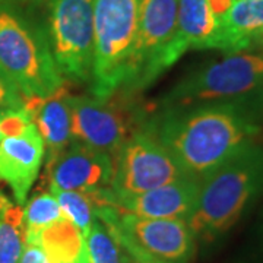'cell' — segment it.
<instances>
[{
    "instance_id": "1",
    "label": "cell",
    "mask_w": 263,
    "mask_h": 263,
    "mask_svg": "<svg viewBox=\"0 0 263 263\" xmlns=\"http://www.w3.org/2000/svg\"><path fill=\"white\" fill-rule=\"evenodd\" d=\"M263 105L206 103L165 107L145 124L190 177L202 180L262 129Z\"/></svg>"
},
{
    "instance_id": "2",
    "label": "cell",
    "mask_w": 263,
    "mask_h": 263,
    "mask_svg": "<svg viewBox=\"0 0 263 263\" xmlns=\"http://www.w3.org/2000/svg\"><path fill=\"white\" fill-rule=\"evenodd\" d=\"M262 195L263 145L253 141L200 180L189 227L196 240L214 243L226 235Z\"/></svg>"
},
{
    "instance_id": "3",
    "label": "cell",
    "mask_w": 263,
    "mask_h": 263,
    "mask_svg": "<svg viewBox=\"0 0 263 263\" xmlns=\"http://www.w3.org/2000/svg\"><path fill=\"white\" fill-rule=\"evenodd\" d=\"M206 103L263 105V51L227 53L189 72L161 98L162 108Z\"/></svg>"
},
{
    "instance_id": "4",
    "label": "cell",
    "mask_w": 263,
    "mask_h": 263,
    "mask_svg": "<svg viewBox=\"0 0 263 263\" xmlns=\"http://www.w3.org/2000/svg\"><path fill=\"white\" fill-rule=\"evenodd\" d=\"M0 69L27 100L65 86L50 47L47 29L0 3Z\"/></svg>"
},
{
    "instance_id": "5",
    "label": "cell",
    "mask_w": 263,
    "mask_h": 263,
    "mask_svg": "<svg viewBox=\"0 0 263 263\" xmlns=\"http://www.w3.org/2000/svg\"><path fill=\"white\" fill-rule=\"evenodd\" d=\"M95 215L135 260L192 263L196 254V237L184 219L145 218L111 205L98 206Z\"/></svg>"
},
{
    "instance_id": "6",
    "label": "cell",
    "mask_w": 263,
    "mask_h": 263,
    "mask_svg": "<svg viewBox=\"0 0 263 263\" xmlns=\"http://www.w3.org/2000/svg\"><path fill=\"white\" fill-rule=\"evenodd\" d=\"M141 0H92L94 59L89 92L110 98L122 86L138 27Z\"/></svg>"
},
{
    "instance_id": "7",
    "label": "cell",
    "mask_w": 263,
    "mask_h": 263,
    "mask_svg": "<svg viewBox=\"0 0 263 263\" xmlns=\"http://www.w3.org/2000/svg\"><path fill=\"white\" fill-rule=\"evenodd\" d=\"M47 34L63 79L89 84L94 59L92 0H48Z\"/></svg>"
},
{
    "instance_id": "8",
    "label": "cell",
    "mask_w": 263,
    "mask_h": 263,
    "mask_svg": "<svg viewBox=\"0 0 263 263\" xmlns=\"http://www.w3.org/2000/svg\"><path fill=\"white\" fill-rule=\"evenodd\" d=\"M179 0H141L138 27L117 94L132 98L160 78V60L177 24Z\"/></svg>"
},
{
    "instance_id": "9",
    "label": "cell",
    "mask_w": 263,
    "mask_h": 263,
    "mask_svg": "<svg viewBox=\"0 0 263 263\" xmlns=\"http://www.w3.org/2000/svg\"><path fill=\"white\" fill-rule=\"evenodd\" d=\"M186 177L190 176L143 122L114 157L111 190L117 197L133 196Z\"/></svg>"
},
{
    "instance_id": "10",
    "label": "cell",
    "mask_w": 263,
    "mask_h": 263,
    "mask_svg": "<svg viewBox=\"0 0 263 263\" xmlns=\"http://www.w3.org/2000/svg\"><path fill=\"white\" fill-rule=\"evenodd\" d=\"M46 158V146L24 108L6 111L0 120V180L24 206Z\"/></svg>"
},
{
    "instance_id": "11",
    "label": "cell",
    "mask_w": 263,
    "mask_h": 263,
    "mask_svg": "<svg viewBox=\"0 0 263 263\" xmlns=\"http://www.w3.org/2000/svg\"><path fill=\"white\" fill-rule=\"evenodd\" d=\"M123 103L116 100V95L103 100L94 95L69 94L72 141L103 151L114 158L127 138L141 126L135 124L138 119Z\"/></svg>"
},
{
    "instance_id": "12",
    "label": "cell",
    "mask_w": 263,
    "mask_h": 263,
    "mask_svg": "<svg viewBox=\"0 0 263 263\" xmlns=\"http://www.w3.org/2000/svg\"><path fill=\"white\" fill-rule=\"evenodd\" d=\"M50 186L94 195L111 187L114 158L81 142H70L53 165L47 168Z\"/></svg>"
},
{
    "instance_id": "13",
    "label": "cell",
    "mask_w": 263,
    "mask_h": 263,
    "mask_svg": "<svg viewBox=\"0 0 263 263\" xmlns=\"http://www.w3.org/2000/svg\"><path fill=\"white\" fill-rule=\"evenodd\" d=\"M199 189L200 180L186 177L133 196L117 197L113 193V206L145 218L187 221L196 208Z\"/></svg>"
},
{
    "instance_id": "14",
    "label": "cell",
    "mask_w": 263,
    "mask_h": 263,
    "mask_svg": "<svg viewBox=\"0 0 263 263\" xmlns=\"http://www.w3.org/2000/svg\"><path fill=\"white\" fill-rule=\"evenodd\" d=\"M219 21L206 0H179L174 35L160 60V75L174 65L189 50L216 48Z\"/></svg>"
},
{
    "instance_id": "15",
    "label": "cell",
    "mask_w": 263,
    "mask_h": 263,
    "mask_svg": "<svg viewBox=\"0 0 263 263\" xmlns=\"http://www.w3.org/2000/svg\"><path fill=\"white\" fill-rule=\"evenodd\" d=\"M69 94L67 88L62 86L47 97L31 98L25 103V110L31 116L46 146V170L53 165L72 142Z\"/></svg>"
},
{
    "instance_id": "16",
    "label": "cell",
    "mask_w": 263,
    "mask_h": 263,
    "mask_svg": "<svg viewBox=\"0 0 263 263\" xmlns=\"http://www.w3.org/2000/svg\"><path fill=\"white\" fill-rule=\"evenodd\" d=\"M219 21L216 50L226 53L259 47L263 35V0H234Z\"/></svg>"
},
{
    "instance_id": "17",
    "label": "cell",
    "mask_w": 263,
    "mask_h": 263,
    "mask_svg": "<svg viewBox=\"0 0 263 263\" xmlns=\"http://www.w3.org/2000/svg\"><path fill=\"white\" fill-rule=\"evenodd\" d=\"M25 241L40 246L51 263H84V233L65 216L25 235Z\"/></svg>"
},
{
    "instance_id": "18",
    "label": "cell",
    "mask_w": 263,
    "mask_h": 263,
    "mask_svg": "<svg viewBox=\"0 0 263 263\" xmlns=\"http://www.w3.org/2000/svg\"><path fill=\"white\" fill-rule=\"evenodd\" d=\"M24 245L22 206L0 192V263H18Z\"/></svg>"
},
{
    "instance_id": "19",
    "label": "cell",
    "mask_w": 263,
    "mask_h": 263,
    "mask_svg": "<svg viewBox=\"0 0 263 263\" xmlns=\"http://www.w3.org/2000/svg\"><path fill=\"white\" fill-rule=\"evenodd\" d=\"M129 256L108 228L95 218L84 234V263H127Z\"/></svg>"
},
{
    "instance_id": "20",
    "label": "cell",
    "mask_w": 263,
    "mask_h": 263,
    "mask_svg": "<svg viewBox=\"0 0 263 263\" xmlns=\"http://www.w3.org/2000/svg\"><path fill=\"white\" fill-rule=\"evenodd\" d=\"M48 192L53 193V196L56 197L57 203L66 219L73 222L85 234L97 218L95 203L92 202V199L81 192L62 190L53 186H48Z\"/></svg>"
},
{
    "instance_id": "21",
    "label": "cell",
    "mask_w": 263,
    "mask_h": 263,
    "mask_svg": "<svg viewBox=\"0 0 263 263\" xmlns=\"http://www.w3.org/2000/svg\"><path fill=\"white\" fill-rule=\"evenodd\" d=\"M25 235L35 234L44 227L53 224L54 221L63 218L62 209L57 203L53 193L46 192L32 196L22 206Z\"/></svg>"
},
{
    "instance_id": "22",
    "label": "cell",
    "mask_w": 263,
    "mask_h": 263,
    "mask_svg": "<svg viewBox=\"0 0 263 263\" xmlns=\"http://www.w3.org/2000/svg\"><path fill=\"white\" fill-rule=\"evenodd\" d=\"M27 98L13 84V81L0 69V111L21 110L25 107Z\"/></svg>"
},
{
    "instance_id": "23",
    "label": "cell",
    "mask_w": 263,
    "mask_h": 263,
    "mask_svg": "<svg viewBox=\"0 0 263 263\" xmlns=\"http://www.w3.org/2000/svg\"><path fill=\"white\" fill-rule=\"evenodd\" d=\"M18 263H51L46 252L35 243L25 241Z\"/></svg>"
},
{
    "instance_id": "24",
    "label": "cell",
    "mask_w": 263,
    "mask_h": 263,
    "mask_svg": "<svg viewBox=\"0 0 263 263\" xmlns=\"http://www.w3.org/2000/svg\"><path fill=\"white\" fill-rule=\"evenodd\" d=\"M206 2L208 5H209V8H211V10L214 12V15L219 19L222 18L227 12H228V9L231 8V5H233L234 0H206Z\"/></svg>"
},
{
    "instance_id": "25",
    "label": "cell",
    "mask_w": 263,
    "mask_h": 263,
    "mask_svg": "<svg viewBox=\"0 0 263 263\" xmlns=\"http://www.w3.org/2000/svg\"><path fill=\"white\" fill-rule=\"evenodd\" d=\"M129 256V254H127ZM127 263H151V262H141V260H135V259H132L130 256H129V259H127Z\"/></svg>"
},
{
    "instance_id": "26",
    "label": "cell",
    "mask_w": 263,
    "mask_h": 263,
    "mask_svg": "<svg viewBox=\"0 0 263 263\" xmlns=\"http://www.w3.org/2000/svg\"><path fill=\"white\" fill-rule=\"evenodd\" d=\"M259 48H263V35L260 38V41H259Z\"/></svg>"
},
{
    "instance_id": "27",
    "label": "cell",
    "mask_w": 263,
    "mask_h": 263,
    "mask_svg": "<svg viewBox=\"0 0 263 263\" xmlns=\"http://www.w3.org/2000/svg\"><path fill=\"white\" fill-rule=\"evenodd\" d=\"M6 2H18V0H0V3H6Z\"/></svg>"
},
{
    "instance_id": "28",
    "label": "cell",
    "mask_w": 263,
    "mask_h": 263,
    "mask_svg": "<svg viewBox=\"0 0 263 263\" xmlns=\"http://www.w3.org/2000/svg\"><path fill=\"white\" fill-rule=\"evenodd\" d=\"M6 113V111H0V120H2V116Z\"/></svg>"
},
{
    "instance_id": "29",
    "label": "cell",
    "mask_w": 263,
    "mask_h": 263,
    "mask_svg": "<svg viewBox=\"0 0 263 263\" xmlns=\"http://www.w3.org/2000/svg\"><path fill=\"white\" fill-rule=\"evenodd\" d=\"M262 234H263V230H262Z\"/></svg>"
}]
</instances>
